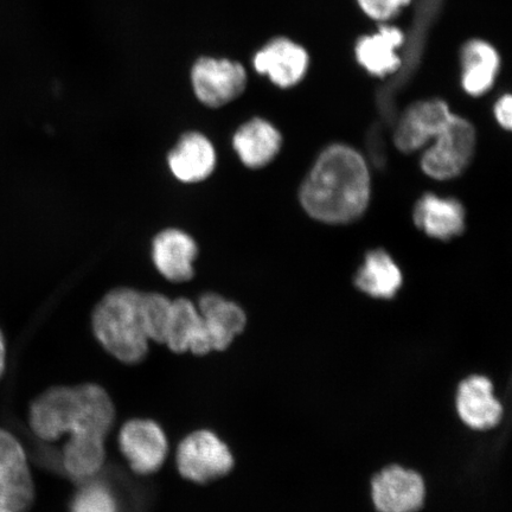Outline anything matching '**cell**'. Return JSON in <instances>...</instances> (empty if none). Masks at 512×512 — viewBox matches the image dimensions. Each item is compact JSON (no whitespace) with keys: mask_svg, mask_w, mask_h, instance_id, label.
Wrapping results in <instances>:
<instances>
[{"mask_svg":"<svg viewBox=\"0 0 512 512\" xmlns=\"http://www.w3.org/2000/svg\"><path fill=\"white\" fill-rule=\"evenodd\" d=\"M452 117L444 101L418 102L408 108L396 126L395 145L402 152L418 151L437 137Z\"/></svg>","mask_w":512,"mask_h":512,"instance_id":"cell-12","label":"cell"},{"mask_svg":"<svg viewBox=\"0 0 512 512\" xmlns=\"http://www.w3.org/2000/svg\"><path fill=\"white\" fill-rule=\"evenodd\" d=\"M197 256L196 241L181 229H165L152 242L153 264L171 283H188L195 277Z\"/></svg>","mask_w":512,"mask_h":512,"instance_id":"cell-13","label":"cell"},{"mask_svg":"<svg viewBox=\"0 0 512 512\" xmlns=\"http://www.w3.org/2000/svg\"><path fill=\"white\" fill-rule=\"evenodd\" d=\"M233 146L247 168L260 169L278 155L281 136L265 119L254 118L243 124L233 137Z\"/></svg>","mask_w":512,"mask_h":512,"instance_id":"cell-19","label":"cell"},{"mask_svg":"<svg viewBox=\"0 0 512 512\" xmlns=\"http://www.w3.org/2000/svg\"><path fill=\"white\" fill-rule=\"evenodd\" d=\"M456 411L466 427L478 432L497 427L504 415L502 402L495 394L494 383L484 375H471L459 383Z\"/></svg>","mask_w":512,"mask_h":512,"instance_id":"cell-10","label":"cell"},{"mask_svg":"<svg viewBox=\"0 0 512 512\" xmlns=\"http://www.w3.org/2000/svg\"><path fill=\"white\" fill-rule=\"evenodd\" d=\"M213 351L230 347L247 325L242 307L217 293H206L197 305Z\"/></svg>","mask_w":512,"mask_h":512,"instance_id":"cell-15","label":"cell"},{"mask_svg":"<svg viewBox=\"0 0 512 512\" xmlns=\"http://www.w3.org/2000/svg\"><path fill=\"white\" fill-rule=\"evenodd\" d=\"M512 101L510 94H505L502 98H499L495 106V117L498 124L501 125L505 130H511L512 126Z\"/></svg>","mask_w":512,"mask_h":512,"instance_id":"cell-26","label":"cell"},{"mask_svg":"<svg viewBox=\"0 0 512 512\" xmlns=\"http://www.w3.org/2000/svg\"><path fill=\"white\" fill-rule=\"evenodd\" d=\"M307 51L290 38L278 37L265 44L253 57V67L273 85L290 88L304 79L309 69Z\"/></svg>","mask_w":512,"mask_h":512,"instance_id":"cell-11","label":"cell"},{"mask_svg":"<svg viewBox=\"0 0 512 512\" xmlns=\"http://www.w3.org/2000/svg\"><path fill=\"white\" fill-rule=\"evenodd\" d=\"M233 453L213 432L196 431L179 444L176 465L185 479L206 484L227 476L234 467Z\"/></svg>","mask_w":512,"mask_h":512,"instance_id":"cell-6","label":"cell"},{"mask_svg":"<svg viewBox=\"0 0 512 512\" xmlns=\"http://www.w3.org/2000/svg\"><path fill=\"white\" fill-rule=\"evenodd\" d=\"M422 156L425 174L446 181L462 174L476 149V131L469 121L453 115Z\"/></svg>","mask_w":512,"mask_h":512,"instance_id":"cell-4","label":"cell"},{"mask_svg":"<svg viewBox=\"0 0 512 512\" xmlns=\"http://www.w3.org/2000/svg\"><path fill=\"white\" fill-rule=\"evenodd\" d=\"M192 91L202 105L220 108L235 101L246 91L247 72L238 61L202 56L190 70Z\"/></svg>","mask_w":512,"mask_h":512,"instance_id":"cell-5","label":"cell"},{"mask_svg":"<svg viewBox=\"0 0 512 512\" xmlns=\"http://www.w3.org/2000/svg\"><path fill=\"white\" fill-rule=\"evenodd\" d=\"M414 221L431 238L446 241L464 232L465 210L454 198L425 195L416 203Z\"/></svg>","mask_w":512,"mask_h":512,"instance_id":"cell-17","label":"cell"},{"mask_svg":"<svg viewBox=\"0 0 512 512\" xmlns=\"http://www.w3.org/2000/svg\"><path fill=\"white\" fill-rule=\"evenodd\" d=\"M6 369H8V344H6L5 336L0 329V381L4 379Z\"/></svg>","mask_w":512,"mask_h":512,"instance_id":"cell-27","label":"cell"},{"mask_svg":"<svg viewBox=\"0 0 512 512\" xmlns=\"http://www.w3.org/2000/svg\"><path fill=\"white\" fill-rule=\"evenodd\" d=\"M114 419L110 395L96 384L50 388L32 401L29 409L31 431L46 443L64 434L106 438Z\"/></svg>","mask_w":512,"mask_h":512,"instance_id":"cell-2","label":"cell"},{"mask_svg":"<svg viewBox=\"0 0 512 512\" xmlns=\"http://www.w3.org/2000/svg\"><path fill=\"white\" fill-rule=\"evenodd\" d=\"M119 447L131 469L138 475H152L165 463L169 443L155 421L133 419L121 427Z\"/></svg>","mask_w":512,"mask_h":512,"instance_id":"cell-9","label":"cell"},{"mask_svg":"<svg viewBox=\"0 0 512 512\" xmlns=\"http://www.w3.org/2000/svg\"><path fill=\"white\" fill-rule=\"evenodd\" d=\"M165 344L177 354L192 352L203 356L213 351L197 306L189 299L172 300L171 317Z\"/></svg>","mask_w":512,"mask_h":512,"instance_id":"cell-16","label":"cell"},{"mask_svg":"<svg viewBox=\"0 0 512 512\" xmlns=\"http://www.w3.org/2000/svg\"><path fill=\"white\" fill-rule=\"evenodd\" d=\"M501 59L494 46L483 40L467 42L462 51V86L467 94L488 93L497 78Z\"/></svg>","mask_w":512,"mask_h":512,"instance_id":"cell-20","label":"cell"},{"mask_svg":"<svg viewBox=\"0 0 512 512\" xmlns=\"http://www.w3.org/2000/svg\"><path fill=\"white\" fill-rule=\"evenodd\" d=\"M172 300L162 293H143L142 313L147 337L150 341L165 344L171 317Z\"/></svg>","mask_w":512,"mask_h":512,"instance_id":"cell-23","label":"cell"},{"mask_svg":"<svg viewBox=\"0 0 512 512\" xmlns=\"http://www.w3.org/2000/svg\"><path fill=\"white\" fill-rule=\"evenodd\" d=\"M405 35L392 25H383L373 35L364 36L355 47L356 60L371 75L387 76L398 72L401 67V57L398 50Z\"/></svg>","mask_w":512,"mask_h":512,"instance_id":"cell-18","label":"cell"},{"mask_svg":"<svg viewBox=\"0 0 512 512\" xmlns=\"http://www.w3.org/2000/svg\"><path fill=\"white\" fill-rule=\"evenodd\" d=\"M370 495L377 512H418L426 502V482L415 470L389 465L371 479Z\"/></svg>","mask_w":512,"mask_h":512,"instance_id":"cell-8","label":"cell"},{"mask_svg":"<svg viewBox=\"0 0 512 512\" xmlns=\"http://www.w3.org/2000/svg\"><path fill=\"white\" fill-rule=\"evenodd\" d=\"M361 10L377 22H387L400 14L411 0H357Z\"/></svg>","mask_w":512,"mask_h":512,"instance_id":"cell-25","label":"cell"},{"mask_svg":"<svg viewBox=\"0 0 512 512\" xmlns=\"http://www.w3.org/2000/svg\"><path fill=\"white\" fill-rule=\"evenodd\" d=\"M143 292L118 287L105 294L95 306L92 326L102 347L120 362H142L149 351L143 313Z\"/></svg>","mask_w":512,"mask_h":512,"instance_id":"cell-3","label":"cell"},{"mask_svg":"<svg viewBox=\"0 0 512 512\" xmlns=\"http://www.w3.org/2000/svg\"><path fill=\"white\" fill-rule=\"evenodd\" d=\"M0 512H18V511L12 510V509L0 508Z\"/></svg>","mask_w":512,"mask_h":512,"instance_id":"cell-28","label":"cell"},{"mask_svg":"<svg viewBox=\"0 0 512 512\" xmlns=\"http://www.w3.org/2000/svg\"><path fill=\"white\" fill-rule=\"evenodd\" d=\"M216 162L213 143L200 132L185 133L168 157L172 175L188 184L206 181L213 174Z\"/></svg>","mask_w":512,"mask_h":512,"instance_id":"cell-14","label":"cell"},{"mask_svg":"<svg viewBox=\"0 0 512 512\" xmlns=\"http://www.w3.org/2000/svg\"><path fill=\"white\" fill-rule=\"evenodd\" d=\"M104 437L99 435H74L63 448L62 464L74 479H89L98 475L105 464Z\"/></svg>","mask_w":512,"mask_h":512,"instance_id":"cell-22","label":"cell"},{"mask_svg":"<svg viewBox=\"0 0 512 512\" xmlns=\"http://www.w3.org/2000/svg\"><path fill=\"white\" fill-rule=\"evenodd\" d=\"M355 284L370 297L392 299L400 290L402 274L392 256L377 249L366 256L356 275Z\"/></svg>","mask_w":512,"mask_h":512,"instance_id":"cell-21","label":"cell"},{"mask_svg":"<svg viewBox=\"0 0 512 512\" xmlns=\"http://www.w3.org/2000/svg\"><path fill=\"white\" fill-rule=\"evenodd\" d=\"M370 176L363 157L345 145H332L306 177L300 202L313 219L330 224L355 221L366 211Z\"/></svg>","mask_w":512,"mask_h":512,"instance_id":"cell-1","label":"cell"},{"mask_svg":"<svg viewBox=\"0 0 512 512\" xmlns=\"http://www.w3.org/2000/svg\"><path fill=\"white\" fill-rule=\"evenodd\" d=\"M70 512H119L118 502L104 484L91 483L75 495Z\"/></svg>","mask_w":512,"mask_h":512,"instance_id":"cell-24","label":"cell"},{"mask_svg":"<svg viewBox=\"0 0 512 512\" xmlns=\"http://www.w3.org/2000/svg\"><path fill=\"white\" fill-rule=\"evenodd\" d=\"M35 497L27 451L14 433L0 426V508L27 512Z\"/></svg>","mask_w":512,"mask_h":512,"instance_id":"cell-7","label":"cell"}]
</instances>
